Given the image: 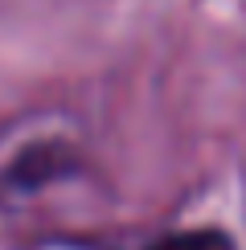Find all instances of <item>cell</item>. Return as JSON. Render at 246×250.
Listing matches in <instances>:
<instances>
[{
  "instance_id": "cell-1",
  "label": "cell",
  "mask_w": 246,
  "mask_h": 250,
  "mask_svg": "<svg viewBox=\"0 0 246 250\" xmlns=\"http://www.w3.org/2000/svg\"><path fill=\"white\" fill-rule=\"evenodd\" d=\"M148 250H234V242L222 230H177L156 238Z\"/></svg>"
}]
</instances>
